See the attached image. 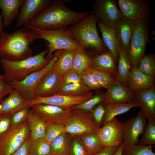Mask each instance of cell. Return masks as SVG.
Masks as SVG:
<instances>
[{
  "label": "cell",
  "mask_w": 155,
  "mask_h": 155,
  "mask_svg": "<svg viewBox=\"0 0 155 155\" xmlns=\"http://www.w3.org/2000/svg\"><path fill=\"white\" fill-rule=\"evenodd\" d=\"M69 1L53 0L50 6L25 26L46 30L57 29L79 22L90 13L70 9L65 4Z\"/></svg>",
  "instance_id": "obj_1"
},
{
  "label": "cell",
  "mask_w": 155,
  "mask_h": 155,
  "mask_svg": "<svg viewBox=\"0 0 155 155\" xmlns=\"http://www.w3.org/2000/svg\"><path fill=\"white\" fill-rule=\"evenodd\" d=\"M41 38L36 31L27 27L21 28L11 33L2 30L0 35V58L16 61L32 56L30 45Z\"/></svg>",
  "instance_id": "obj_2"
},
{
  "label": "cell",
  "mask_w": 155,
  "mask_h": 155,
  "mask_svg": "<svg viewBox=\"0 0 155 155\" xmlns=\"http://www.w3.org/2000/svg\"><path fill=\"white\" fill-rule=\"evenodd\" d=\"M48 49L39 54L20 61H12L0 59L2 68L4 73L2 75L5 81L7 83L12 80H22L33 73L40 70L45 67L53 56L46 58Z\"/></svg>",
  "instance_id": "obj_3"
},
{
  "label": "cell",
  "mask_w": 155,
  "mask_h": 155,
  "mask_svg": "<svg viewBox=\"0 0 155 155\" xmlns=\"http://www.w3.org/2000/svg\"><path fill=\"white\" fill-rule=\"evenodd\" d=\"M98 19L93 11L79 22L68 27L73 37L80 45L95 54L108 49L100 37L97 28Z\"/></svg>",
  "instance_id": "obj_4"
},
{
  "label": "cell",
  "mask_w": 155,
  "mask_h": 155,
  "mask_svg": "<svg viewBox=\"0 0 155 155\" xmlns=\"http://www.w3.org/2000/svg\"><path fill=\"white\" fill-rule=\"evenodd\" d=\"M36 31L40 38L46 40V45L49 50L47 57L49 58L56 51L64 49L75 50L80 45L71 35L68 27L60 29L46 30L31 27H26Z\"/></svg>",
  "instance_id": "obj_5"
},
{
  "label": "cell",
  "mask_w": 155,
  "mask_h": 155,
  "mask_svg": "<svg viewBox=\"0 0 155 155\" xmlns=\"http://www.w3.org/2000/svg\"><path fill=\"white\" fill-rule=\"evenodd\" d=\"M148 16L137 21L135 26L128 54L133 68L138 67L144 56L146 47L150 40L149 36Z\"/></svg>",
  "instance_id": "obj_6"
},
{
  "label": "cell",
  "mask_w": 155,
  "mask_h": 155,
  "mask_svg": "<svg viewBox=\"0 0 155 155\" xmlns=\"http://www.w3.org/2000/svg\"><path fill=\"white\" fill-rule=\"evenodd\" d=\"M61 50L54 52L53 56L49 63L42 69L31 74L22 80H12L7 83L14 89L18 90L27 100L30 101L35 98L36 89L44 76L53 69Z\"/></svg>",
  "instance_id": "obj_7"
},
{
  "label": "cell",
  "mask_w": 155,
  "mask_h": 155,
  "mask_svg": "<svg viewBox=\"0 0 155 155\" xmlns=\"http://www.w3.org/2000/svg\"><path fill=\"white\" fill-rule=\"evenodd\" d=\"M72 108V113L63 124L65 132L72 136H80L88 132L98 133L100 127L95 122L91 112Z\"/></svg>",
  "instance_id": "obj_8"
},
{
  "label": "cell",
  "mask_w": 155,
  "mask_h": 155,
  "mask_svg": "<svg viewBox=\"0 0 155 155\" xmlns=\"http://www.w3.org/2000/svg\"><path fill=\"white\" fill-rule=\"evenodd\" d=\"M28 122L11 125L6 132L0 135V155H11L29 138Z\"/></svg>",
  "instance_id": "obj_9"
},
{
  "label": "cell",
  "mask_w": 155,
  "mask_h": 155,
  "mask_svg": "<svg viewBox=\"0 0 155 155\" xmlns=\"http://www.w3.org/2000/svg\"><path fill=\"white\" fill-rule=\"evenodd\" d=\"M147 118L140 109L137 115L122 123L123 148L137 144L147 125Z\"/></svg>",
  "instance_id": "obj_10"
},
{
  "label": "cell",
  "mask_w": 155,
  "mask_h": 155,
  "mask_svg": "<svg viewBox=\"0 0 155 155\" xmlns=\"http://www.w3.org/2000/svg\"><path fill=\"white\" fill-rule=\"evenodd\" d=\"M92 96V93L90 92L86 94L78 96L56 94L47 97H35L32 100L28 101V106L31 107L36 104H45L68 109L83 103Z\"/></svg>",
  "instance_id": "obj_11"
},
{
  "label": "cell",
  "mask_w": 155,
  "mask_h": 155,
  "mask_svg": "<svg viewBox=\"0 0 155 155\" xmlns=\"http://www.w3.org/2000/svg\"><path fill=\"white\" fill-rule=\"evenodd\" d=\"M123 16L137 22L148 16L152 12L150 1L146 0H118Z\"/></svg>",
  "instance_id": "obj_12"
},
{
  "label": "cell",
  "mask_w": 155,
  "mask_h": 155,
  "mask_svg": "<svg viewBox=\"0 0 155 155\" xmlns=\"http://www.w3.org/2000/svg\"><path fill=\"white\" fill-rule=\"evenodd\" d=\"M115 0H96L93 11L98 20L107 26H113L123 16Z\"/></svg>",
  "instance_id": "obj_13"
},
{
  "label": "cell",
  "mask_w": 155,
  "mask_h": 155,
  "mask_svg": "<svg viewBox=\"0 0 155 155\" xmlns=\"http://www.w3.org/2000/svg\"><path fill=\"white\" fill-rule=\"evenodd\" d=\"M31 108L46 124L52 123L63 124L73 110L72 108L65 109L57 106L42 104L34 105Z\"/></svg>",
  "instance_id": "obj_14"
},
{
  "label": "cell",
  "mask_w": 155,
  "mask_h": 155,
  "mask_svg": "<svg viewBox=\"0 0 155 155\" xmlns=\"http://www.w3.org/2000/svg\"><path fill=\"white\" fill-rule=\"evenodd\" d=\"M97 133L106 147L119 146L123 143L122 123L115 117L100 127Z\"/></svg>",
  "instance_id": "obj_15"
},
{
  "label": "cell",
  "mask_w": 155,
  "mask_h": 155,
  "mask_svg": "<svg viewBox=\"0 0 155 155\" xmlns=\"http://www.w3.org/2000/svg\"><path fill=\"white\" fill-rule=\"evenodd\" d=\"M52 0H24L16 19L17 27L25 26L52 4Z\"/></svg>",
  "instance_id": "obj_16"
},
{
  "label": "cell",
  "mask_w": 155,
  "mask_h": 155,
  "mask_svg": "<svg viewBox=\"0 0 155 155\" xmlns=\"http://www.w3.org/2000/svg\"><path fill=\"white\" fill-rule=\"evenodd\" d=\"M135 100L134 92L115 79L105 93L103 105L126 103Z\"/></svg>",
  "instance_id": "obj_17"
},
{
  "label": "cell",
  "mask_w": 155,
  "mask_h": 155,
  "mask_svg": "<svg viewBox=\"0 0 155 155\" xmlns=\"http://www.w3.org/2000/svg\"><path fill=\"white\" fill-rule=\"evenodd\" d=\"M137 22L130 20L122 16L113 26L121 49L127 54Z\"/></svg>",
  "instance_id": "obj_18"
},
{
  "label": "cell",
  "mask_w": 155,
  "mask_h": 155,
  "mask_svg": "<svg viewBox=\"0 0 155 155\" xmlns=\"http://www.w3.org/2000/svg\"><path fill=\"white\" fill-rule=\"evenodd\" d=\"M155 76L145 74L138 67H132L127 79V86L134 92L145 90L155 86Z\"/></svg>",
  "instance_id": "obj_19"
},
{
  "label": "cell",
  "mask_w": 155,
  "mask_h": 155,
  "mask_svg": "<svg viewBox=\"0 0 155 155\" xmlns=\"http://www.w3.org/2000/svg\"><path fill=\"white\" fill-rule=\"evenodd\" d=\"M135 100L148 120H155V86L145 90L134 92Z\"/></svg>",
  "instance_id": "obj_20"
},
{
  "label": "cell",
  "mask_w": 155,
  "mask_h": 155,
  "mask_svg": "<svg viewBox=\"0 0 155 155\" xmlns=\"http://www.w3.org/2000/svg\"><path fill=\"white\" fill-rule=\"evenodd\" d=\"M28 101L18 90L14 89L9 95L0 103V115L5 114L11 115L28 106Z\"/></svg>",
  "instance_id": "obj_21"
},
{
  "label": "cell",
  "mask_w": 155,
  "mask_h": 155,
  "mask_svg": "<svg viewBox=\"0 0 155 155\" xmlns=\"http://www.w3.org/2000/svg\"><path fill=\"white\" fill-rule=\"evenodd\" d=\"M97 24L101 33L104 43L112 55L116 63L117 64L121 48L113 26H105L98 20Z\"/></svg>",
  "instance_id": "obj_22"
},
{
  "label": "cell",
  "mask_w": 155,
  "mask_h": 155,
  "mask_svg": "<svg viewBox=\"0 0 155 155\" xmlns=\"http://www.w3.org/2000/svg\"><path fill=\"white\" fill-rule=\"evenodd\" d=\"M60 78L53 69L43 77L35 93V97H47L56 94Z\"/></svg>",
  "instance_id": "obj_23"
},
{
  "label": "cell",
  "mask_w": 155,
  "mask_h": 155,
  "mask_svg": "<svg viewBox=\"0 0 155 155\" xmlns=\"http://www.w3.org/2000/svg\"><path fill=\"white\" fill-rule=\"evenodd\" d=\"M24 0H0L3 26L8 27L17 19Z\"/></svg>",
  "instance_id": "obj_24"
},
{
  "label": "cell",
  "mask_w": 155,
  "mask_h": 155,
  "mask_svg": "<svg viewBox=\"0 0 155 155\" xmlns=\"http://www.w3.org/2000/svg\"><path fill=\"white\" fill-rule=\"evenodd\" d=\"M90 67L107 71L115 77L117 73V66L108 50L92 56Z\"/></svg>",
  "instance_id": "obj_25"
},
{
  "label": "cell",
  "mask_w": 155,
  "mask_h": 155,
  "mask_svg": "<svg viewBox=\"0 0 155 155\" xmlns=\"http://www.w3.org/2000/svg\"><path fill=\"white\" fill-rule=\"evenodd\" d=\"M27 121L30 131V140L44 139L46 124L31 109Z\"/></svg>",
  "instance_id": "obj_26"
},
{
  "label": "cell",
  "mask_w": 155,
  "mask_h": 155,
  "mask_svg": "<svg viewBox=\"0 0 155 155\" xmlns=\"http://www.w3.org/2000/svg\"><path fill=\"white\" fill-rule=\"evenodd\" d=\"M103 105L105 113L102 124V126L112 120L116 115L125 113L133 108L139 107L135 100L126 103Z\"/></svg>",
  "instance_id": "obj_27"
},
{
  "label": "cell",
  "mask_w": 155,
  "mask_h": 155,
  "mask_svg": "<svg viewBox=\"0 0 155 155\" xmlns=\"http://www.w3.org/2000/svg\"><path fill=\"white\" fill-rule=\"evenodd\" d=\"M75 50H61L53 69L61 78L66 71L72 69L73 59Z\"/></svg>",
  "instance_id": "obj_28"
},
{
  "label": "cell",
  "mask_w": 155,
  "mask_h": 155,
  "mask_svg": "<svg viewBox=\"0 0 155 155\" xmlns=\"http://www.w3.org/2000/svg\"><path fill=\"white\" fill-rule=\"evenodd\" d=\"M117 73L115 79L127 86V81L130 71L132 68L128 54L121 49L119 56Z\"/></svg>",
  "instance_id": "obj_29"
},
{
  "label": "cell",
  "mask_w": 155,
  "mask_h": 155,
  "mask_svg": "<svg viewBox=\"0 0 155 155\" xmlns=\"http://www.w3.org/2000/svg\"><path fill=\"white\" fill-rule=\"evenodd\" d=\"M79 136L90 155H94L106 147L100 140L97 132L87 133Z\"/></svg>",
  "instance_id": "obj_30"
},
{
  "label": "cell",
  "mask_w": 155,
  "mask_h": 155,
  "mask_svg": "<svg viewBox=\"0 0 155 155\" xmlns=\"http://www.w3.org/2000/svg\"><path fill=\"white\" fill-rule=\"evenodd\" d=\"M72 137L65 132L55 138L51 144V155H69Z\"/></svg>",
  "instance_id": "obj_31"
},
{
  "label": "cell",
  "mask_w": 155,
  "mask_h": 155,
  "mask_svg": "<svg viewBox=\"0 0 155 155\" xmlns=\"http://www.w3.org/2000/svg\"><path fill=\"white\" fill-rule=\"evenodd\" d=\"M86 49L79 45L75 50L72 69L79 74L84 71L90 67L92 56L87 52Z\"/></svg>",
  "instance_id": "obj_32"
},
{
  "label": "cell",
  "mask_w": 155,
  "mask_h": 155,
  "mask_svg": "<svg viewBox=\"0 0 155 155\" xmlns=\"http://www.w3.org/2000/svg\"><path fill=\"white\" fill-rule=\"evenodd\" d=\"M91 90L82 82H76L63 85L59 83L56 94L78 96L88 94Z\"/></svg>",
  "instance_id": "obj_33"
},
{
  "label": "cell",
  "mask_w": 155,
  "mask_h": 155,
  "mask_svg": "<svg viewBox=\"0 0 155 155\" xmlns=\"http://www.w3.org/2000/svg\"><path fill=\"white\" fill-rule=\"evenodd\" d=\"M28 153V155H51V144L44 139L30 140Z\"/></svg>",
  "instance_id": "obj_34"
},
{
  "label": "cell",
  "mask_w": 155,
  "mask_h": 155,
  "mask_svg": "<svg viewBox=\"0 0 155 155\" xmlns=\"http://www.w3.org/2000/svg\"><path fill=\"white\" fill-rule=\"evenodd\" d=\"M92 69V74L98 83L101 88L108 89L115 79L114 75L104 70Z\"/></svg>",
  "instance_id": "obj_35"
},
{
  "label": "cell",
  "mask_w": 155,
  "mask_h": 155,
  "mask_svg": "<svg viewBox=\"0 0 155 155\" xmlns=\"http://www.w3.org/2000/svg\"><path fill=\"white\" fill-rule=\"evenodd\" d=\"M138 67L145 74L148 75L155 76L154 54L151 53L147 55H144L140 60Z\"/></svg>",
  "instance_id": "obj_36"
},
{
  "label": "cell",
  "mask_w": 155,
  "mask_h": 155,
  "mask_svg": "<svg viewBox=\"0 0 155 155\" xmlns=\"http://www.w3.org/2000/svg\"><path fill=\"white\" fill-rule=\"evenodd\" d=\"M143 133L137 144L142 146H152L155 144V120H148Z\"/></svg>",
  "instance_id": "obj_37"
},
{
  "label": "cell",
  "mask_w": 155,
  "mask_h": 155,
  "mask_svg": "<svg viewBox=\"0 0 155 155\" xmlns=\"http://www.w3.org/2000/svg\"><path fill=\"white\" fill-rule=\"evenodd\" d=\"M152 146H142L137 144L123 148L121 155H155Z\"/></svg>",
  "instance_id": "obj_38"
},
{
  "label": "cell",
  "mask_w": 155,
  "mask_h": 155,
  "mask_svg": "<svg viewBox=\"0 0 155 155\" xmlns=\"http://www.w3.org/2000/svg\"><path fill=\"white\" fill-rule=\"evenodd\" d=\"M65 132L64 125L59 123L47 124L44 139L51 143L57 137Z\"/></svg>",
  "instance_id": "obj_39"
},
{
  "label": "cell",
  "mask_w": 155,
  "mask_h": 155,
  "mask_svg": "<svg viewBox=\"0 0 155 155\" xmlns=\"http://www.w3.org/2000/svg\"><path fill=\"white\" fill-rule=\"evenodd\" d=\"M105 93H100L72 108L81 109L90 112L99 104H102L105 98Z\"/></svg>",
  "instance_id": "obj_40"
},
{
  "label": "cell",
  "mask_w": 155,
  "mask_h": 155,
  "mask_svg": "<svg viewBox=\"0 0 155 155\" xmlns=\"http://www.w3.org/2000/svg\"><path fill=\"white\" fill-rule=\"evenodd\" d=\"M92 69L87 68L80 74L82 82L86 85L90 90H99L101 87L97 82L92 73Z\"/></svg>",
  "instance_id": "obj_41"
},
{
  "label": "cell",
  "mask_w": 155,
  "mask_h": 155,
  "mask_svg": "<svg viewBox=\"0 0 155 155\" xmlns=\"http://www.w3.org/2000/svg\"><path fill=\"white\" fill-rule=\"evenodd\" d=\"M69 155H90L84 146L79 136L72 137Z\"/></svg>",
  "instance_id": "obj_42"
},
{
  "label": "cell",
  "mask_w": 155,
  "mask_h": 155,
  "mask_svg": "<svg viewBox=\"0 0 155 155\" xmlns=\"http://www.w3.org/2000/svg\"><path fill=\"white\" fill-rule=\"evenodd\" d=\"M76 82H82L81 76L80 74L72 69L65 72L59 79V84L61 85Z\"/></svg>",
  "instance_id": "obj_43"
},
{
  "label": "cell",
  "mask_w": 155,
  "mask_h": 155,
  "mask_svg": "<svg viewBox=\"0 0 155 155\" xmlns=\"http://www.w3.org/2000/svg\"><path fill=\"white\" fill-rule=\"evenodd\" d=\"M31 110V107L27 106L12 114L11 125H17L27 121Z\"/></svg>",
  "instance_id": "obj_44"
},
{
  "label": "cell",
  "mask_w": 155,
  "mask_h": 155,
  "mask_svg": "<svg viewBox=\"0 0 155 155\" xmlns=\"http://www.w3.org/2000/svg\"><path fill=\"white\" fill-rule=\"evenodd\" d=\"M97 124L100 127L105 113L104 106L101 104L90 112Z\"/></svg>",
  "instance_id": "obj_45"
},
{
  "label": "cell",
  "mask_w": 155,
  "mask_h": 155,
  "mask_svg": "<svg viewBox=\"0 0 155 155\" xmlns=\"http://www.w3.org/2000/svg\"><path fill=\"white\" fill-rule=\"evenodd\" d=\"M11 115L8 114L0 115V135L7 131L10 128Z\"/></svg>",
  "instance_id": "obj_46"
},
{
  "label": "cell",
  "mask_w": 155,
  "mask_h": 155,
  "mask_svg": "<svg viewBox=\"0 0 155 155\" xmlns=\"http://www.w3.org/2000/svg\"><path fill=\"white\" fill-rule=\"evenodd\" d=\"M12 86L5 81L2 75H0V103L5 96L13 90Z\"/></svg>",
  "instance_id": "obj_47"
},
{
  "label": "cell",
  "mask_w": 155,
  "mask_h": 155,
  "mask_svg": "<svg viewBox=\"0 0 155 155\" xmlns=\"http://www.w3.org/2000/svg\"><path fill=\"white\" fill-rule=\"evenodd\" d=\"M30 137L22 145L11 155H28V148Z\"/></svg>",
  "instance_id": "obj_48"
},
{
  "label": "cell",
  "mask_w": 155,
  "mask_h": 155,
  "mask_svg": "<svg viewBox=\"0 0 155 155\" xmlns=\"http://www.w3.org/2000/svg\"><path fill=\"white\" fill-rule=\"evenodd\" d=\"M118 147H106L102 150L94 155H112Z\"/></svg>",
  "instance_id": "obj_49"
},
{
  "label": "cell",
  "mask_w": 155,
  "mask_h": 155,
  "mask_svg": "<svg viewBox=\"0 0 155 155\" xmlns=\"http://www.w3.org/2000/svg\"><path fill=\"white\" fill-rule=\"evenodd\" d=\"M123 147L122 144L119 146L112 155H121Z\"/></svg>",
  "instance_id": "obj_50"
},
{
  "label": "cell",
  "mask_w": 155,
  "mask_h": 155,
  "mask_svg": "<svg viewBox=\"0 0 155 155\" xmlns=\"http://www.w3.org/2000/svg\"><path fill=\"white\" fill-rule=\"evenodd\" d=\"M0 9H1L0 8ZM3 27L2 17L1 14H0V35L2 31L3 30L2 29L3 28Z\"/></svg>",
  "instance_id": "obj_51"
},
{
  "label": "cell",
  "mask_w": 155,
  "mask_h": 155,
  "mask_svg": "<svg viewBox=\"0 0 155 155\" xmlns=\"http://www.w3.org/2000/svg\"></svg>",
  "instance_id": "obj_52"
}]
</instances>
